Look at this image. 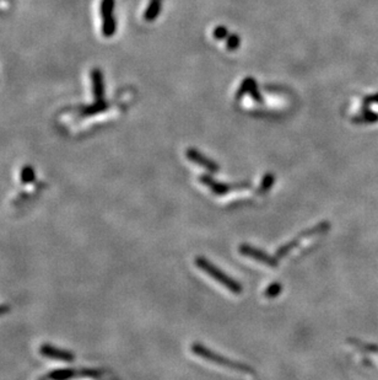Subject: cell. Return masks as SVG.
Returning a JSON list of instances; mask_svg holds the SVG:
<instances>
[{"label":"cell","mask_w":378,"mask_h":380,"mask_svg":"<svg viewBox=\"0 0 378 380\" xmlns=\"http://www.w3.org/2000/svg\"><path fill=\"white\" fill-rule=\"evenodd\" d=\"M195 262H196V266H198L199 268H201L204 272H207L209 276L213 277L214 279L217 280V282H219L220 284H222L225 288H228L229 291L234 292L235 294H240L242 292L241 284H238V283L236 282L235 279H232L231 277L226 276L222 271H220L219 268L214 266L211 262H208L205 258H203V257H198L195 260Z\"/></svg>","instance_id":"obj_1"},{"label":"cell","mask_w":378,"mask_h":380,"mask_svg":"<svg viewBox=\"0 0 378 380\" xmlns=\"http://www.w3.org/2000/svg\"><path fill=\"white\" fill-rule=\"evenodd\" d=\"M192 351L194 354L199 355V357H201V358H204V360L213 362V363L220 364V366L226 367V368H232V369L240 370V372H243V373H250V369L247 366H243V364H238L234 361H230V360H228V358L222 357V355L214 353L213 351L205 348V347L201 346V345H196V343H195V345H193L192 346Z\"/></svg>","instance_id":"obj_2"},{"label":"cell","mask_w":378,"mask_h":380,"mask_svg":"<svg viewBox=\"0 0 378 380\" xmlns=\"http://www.w3.org/2000/svg\"><path fill=\"white\" fill-rule=\"evenodd\" d=\"M240 251L242 252V255L248 256V257L253 258V260L259 261L261 264L265 265V266L269 267H276L278 266V261L275 260L274 257L269 256L262 250H258L257 247L253 246H248V245H242L240 247Z\"/></svg>","instance_id":"obj_3"},{"label":"cell","mask_w":378,"mask_h":380,"mask_svg":"<svg viewBox=\"0 0 378 380\" xmlns=\"http://www.w3.org/2000/svg\"><path fill=\"white\" fill-rule=\"evenodd\" d=\"M328 228H329V225L326 224V223H324V224L317 225V227H314L313 229H311L310 231H306V233H304L302 235H300V236H298V238H296V239L293 240V241H291V243H290V244H287V245L281 247L280 250H278V256H279V257H284V256L289 253V251H291L293 247H295L296 245H298V243H301L302 240L306 239V238L313 236V235H317L318 233H322V231L326 230V229H328Z\"/></svg>","instance_id":"obj_4"},{"label":"cell","mask_w":378,"mask_h":380,"mask_svg":"<svg viewBox=\"0 0 378 380\" xmlns=\"http://www.w3.org/2000/svg\"><path fill=\"white\" fill-rule=\"evenodd\" d=\"M113 10V0H104L102 4V11L105 16V32L106 34H113L114 22L111 17V11Z\"/></svg>","instance_id":"obj_5"},{"label":"cell","mask_w":378,"mask_h":380,"mask_svg":"<svg viewBox=\"0 0 378 380\" xmlns=\"http://www.w3.org/2000/svg\"><path fill=\"white\" fill-rule=\"evenodd\" d=\"M189 154V159H192L193 161H196V162H200V165H203V167H205L207 169H209V170H216V168H213V162L207 160V159H203L200 158V155H198V154H194V152H188Z\"/></svg>","instance_id":"obj_6"},{"label":"cell","mask_w":378,"mask_h":380,"mask_svg":"<svg viewBox=\"0 0 378 380\" xmlns=\"http://www.w3.org/2000/svg\"><path fill=\"white\" fill-rule=\"evenodd\" d=\"M280 291H281V286L278 284V283H274V284H271L270 287L267 288V291L264 292V295L267 298H274V297H276L278 294H280Z\"/></svg>","instance_id":"obj_7"}]
</instances>
